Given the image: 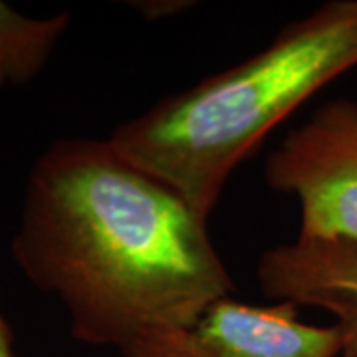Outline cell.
<instances>
[{"instance_id":"cell-1","label":"cell","mask_w":357,"mask_h":357,"mask_svg":"<svg viewBox=\"0 0 357 357\" xmlns=\"http://www.w3.org/2000/svg\"><path fill=\"white\" fill-rule=\"evenodd\" d=\"M10 250L62 302L77 342L119 351L191 326L234 288L208 218L109 137L60 139L40 155Z\"/></svg>"},{"instance_id":"cell-2","label":"cell","mask_w":357,"mask_h":357,"mask_svg":"<svg viewBox=\"0 0 357 357\" xmlns=\"http://www.w3.org/2000/svg\"><path fill=\"white\" fill-rule=\"evenodd\" d=\"M356 66L357 0H332L241 64L117 126L109 141L211 218L232 171L270 131Z\"/></svg>"},{"instance_id":"cell-3","label":"cell","mask_w":357,"mask_h":357,"mask_svg":"<svg viewBox=\"0 0 357 357\" xmlns=\"http://www.w3.org/2000/svg\"><path fill=\"white\" fill-rule=\"evenodd\" d=\"M270 189L300 204L304 241L357 248V102L337 98L278 143L266 157Z\"/></svg>"},{"instance_id":"cell-4","label":"cell","mask_w":357,"mask_h":357,"mask_svg":"<svg viewBox=\"0 0 357 357\" xmlns=\"http://www.w3.org/2000/svg\"><path fill=\"white\" fill-rule=\"evenodd\" d=\"M294 302L255 306L220 298L191 326L145 335L123 357H342V324L316 326L298 316Z\"/></svg>"},{"instance_id":"cell-5","label":"cell","mask_w":357,"mask_h":357,"mask_svg":"<svg viewBox=\"0 0 357 357\" xmlns=\"http://www.w3.org/2000/svg\"><path fill=\"white\" fill-rule=\"evenodd\" d=\"M256 274L276 302L332 312L347 333L342 357H357V248L296 238L260 256Z\"/></svg>"},{"instance_id":"cell-6","label":"cell","mask_w":357,"mask_h":357,"mask_svg":"<svg viewBox=\"0 0 357 357\" xmlns=\"http://www.w3.org/2000/svg\"><path fill=\"white\" fill-rule=\"evenodd\" d=\"M68 26V13L28 18L0 2V89L24 86L38 76Z\"/></svg>"},{"instance_id":"cell-7","label":"cell","mask_w":357,"mask_h":357,"mask_svg":"<svg viewBox=\"0 0 357 357\" xmlns=\"http://www.w3.org/2000/svg\"><path fill=\"white\" fill-rule=\"evenodd\" d=\"M0 357H14L13 332L6 324V319L0 314Z\"/></svg>"}]
</instances>
